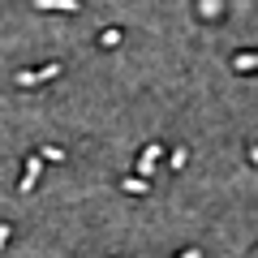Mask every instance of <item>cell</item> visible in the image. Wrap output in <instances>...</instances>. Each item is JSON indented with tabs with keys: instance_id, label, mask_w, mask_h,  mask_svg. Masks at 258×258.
Returning <instances> with one entry per match:
<instances>
[{
	"instance_id": "ba28073f",
	"label": "cell",
	"mask_w": 258,
	"mask_h": 258,
	"mask_svg": "<svg viewBox=\"0 0 258 258\" xmlns=\"http://www.w3.org/2000/svg\"><path fill=\"white\" fill-rule=\"evenodd\" d=\"M181 258H203V249H189V254H181Z\"/></svg>"
},
{
	"instance_id": "8992f818",
	"label": "cell",
	"mask_w": 258,
	"mask_h": 258,
	"mask_svg": "<svg viewBox=\"0 0 258 258\" xmlns=\"http://www.w3.org/2000/svg\"><path fill=\"white\" fill-rule=\"evenodd\" d=\"M125 189H129V194H142V189H147V176H129Z\"/></svg>"
},
{
	"instance_id": "9c48e42d",
	"label": "cell",
	"mask_w": 258,
	"mask_h": 258,
	"mask_svg": "<svg viewBox=\"0 0 258 258\" xmlns=\"http://www.w3.org/2000/svg\"><path fill=\"white\" fill-rule=\"evenodd\" d=\"M249 155H254V164H258V147H254V151H249Z\"/></svg>"
},
{
	"instance_id": "52a82bcc",
	"label": "cell",
	"mask_w": 258,
	"mask_h": 258,
	"mask_svg": "<svg viewBox=\"0 0 258 258\" xmlns=\"http://www.w3.org/2000/svg\"><path fill=\"white\" fill-rule=\"evenodd\" d=\"M5 241H9V228H5V224H0V249H5Z\"/></svg>"
},
{
	"instance_id": "5b68a950",
	"label": "cell",
	"mask_w": 258,
	"mask_h": 258,
	"mask_svg": "<svg viewBox=\"0 0 258 258\" xmlns=\"http://www.w3.org/2000/svg\"><path fill=\"white\" fill-rule=\"evenodd\" d=\"M232 64H237V69H258V52H237Z\"/></svg>"
},
{
	"instance_id": "30bf717a",
	"label": "cell",
	"mask_w": 258,
	"mask_h": 258,
	"mask_svg": "<svg viewBox=\"0 0 258 258\" xmlns=\"http://www.w3.org/2000/svg\"><path fill=\"white\" fill-rule=\"evenodd\" d=\"M254 258H258V249H254Z\"/></svg>"
},
{
	"instance_id": "6da1fadb",
	"label": "cell",
	"mask_w": 258,
	"mask_h": 258,
	"mask_svg": "<svg viewBox=\"0 0 258 258\" xmlns=\"http://www.w3.org/2000/svg\"><path fill=\"white\" fill-rule=\"evenodd\" d=\"M56 74H60V64H43V69H22V74H18V86H35V82H47V78H56Z\"/></svg>"
},
{
	"instance_id": "3957f363",
	"label": "cell",
	"mask_w": 258,
	"mask_h": 258,
	"mask_svg": "<svg viewBox=\"0 0 258 258\" xmlns=\"http://www.w3.org/2000/svg\"><path fill=\"white\" fill-rule=\"evenodd\" d=\"M35 9H56V13H78V0H35Z\"/></svg>"
},
{
	"instance_id": "7a4b0ae2",
	"label": "cell",
	"mask_w": 258,
	"mask_h": 258,
	"mask_svg": "<svg viewBox=\"0 0 258 258\" xmlns=\"http://www.w3.org/2000/svg\"><path fill=\"white\" fill-rule=\"evenodd\" d=\"M39 172H43V155H30V159H26V172H22V194H30V189H35Z\"/></svg>"
},
{
	"instance_id": "277c9868",
	"label": "cell",
	"mask_w": 258,
	"mask_h": 258,
	"mask_svg": "<svg viewBox=\"0 0 258 258\" xmlns=\"http://www.w3.org/2000/svg\"><path fill=\"white\" fill-rule=\"evenodd\" d=\"M155 159H159V147H147V151H142V159H138V176H151Z\"/></svg>"
}]
</instances>
